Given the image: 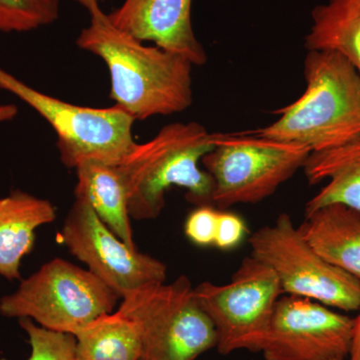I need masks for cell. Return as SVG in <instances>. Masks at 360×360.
Wrapping results in <instances>:
<instances>
[{
  "mask_svg": "<svg viewBox=\"0 0 360 360\" xmlns=\"http://www.w3.org/2000/svg\"><path fill=\"white\" fill-rule=\"evenodd\" d=\"M89 14L77 44L108 66L116 106L135 120H146L182 112L193 104L191 61L117 30L101 8Z\"/></svg>",
  "mask_w": 360,
  "mask_h": 360,
  "instance_id": "obj_1",
  "label": "cell"
},
{
  "mask_svg": "<svg viewBox=\"0 0 360 360\" xmlns=\"http://www.w3.org/2000/svg\"><path fill=\"white\" fill-rule=\"evenodd\" d=\"M307 89L295 101L274 111L278 120L246 130L272 141L298 144L310 153L360 139V75L345 56L309 51L303 63Z\"/></svg>",
  "mask_w": 360,
  "mask_h": 360,
  "instance_id": "obj_2",
  "label": "cell"
},
{
  "mask_svg": "<svg viewBox=\"0 0 360 360\" xmlns=\"http://www.w3.org/2000/svg\"><path fill=\"white\" fill-rule=\"evenodd\" d=\"M214 146V134L198 122L170 123L150 141L135 143L117 165L130 217L137 220L160 217L165 193L172 186L186 189L187 200L194 205H213L212 179L200 162Z\"/></svg>",
  "mask_w": 360,
  "mask_h": 360,
  "instance_id": "obj_3",
  "label": "cell"
},
{
  "mask_svg": "<svg viewBox=\"0 0 360 360\" xmlns=\"http://www.w3.org/2000/svg\"><path fill=\"white\" fill-rule=\"evenodd\" d=\"M118 311L141 336L139 360H196L217 347L214 324L194 296L186 276L130 291Z\"/></svg>",
  "mask_w": 360,
  "mask_h": 360,
  "instance_id": "obj_4",
  "label": "cell"
},
{
  "mask_svg": "<svg viewBox=\"0 0 360 360\" xmlns=\"http://www.w3.org/2000/svg\"><path fill=\"white\" fill-rule=\"evenodd\" d=\"M214 148L201 160L213 181V206L229 210L266 200L304 167L305 146L245 131L214 134Z\"/></svg>",
  "mask_w": 360,
  "mask_h": 360,
  "instance_id": "obj_5",
  "label": "cell"
},
{
  "mask_svg": "<svg viewBox=\"0 0 360 360\" xmlns=\"http://www.w3.org/2000/svg\"><path fill=\"white\" fill-rule=\"evenodd\" d=\"M118 298L89 270L54 258L0 300V314L75 335L97 317L112 312Z\"/></svg>",
  "mask_w": 360,
  "mask_h": 360,
  "instance_id": "obj_6",
  "label": "cell"
},
{
  "mask_svg": "<svg viewBox=\"0 0 360 360\" xmlns=\"http://www.w3.org/2000/svg\"><path fill=\"white\" fill-rule=\"evenodd\" d=\"M0 89L6 90L49 123L58 136L60 160L68 168L85 162L118 165L135 146V120L118 106L92 108L75 105L42 94L0 68Z\"/></svg>",
  "mask_w": 360,
  "mask_h": 360,
  "instance_id": "obj_7",
  "label": "cell"
},
{
  "mask_svg": "<svg viewBox=\"0 0 360 360\" xmlns=\"http://www.w3.org/2000/svg\"><path fill=\"white\" fill-rule=\"evenodd\" d=\"M251 255L278 278L283 295L300 296L342 312L360 309V281L312 248L288 213L251 233Z\"/></svg>",
  "mask_w": 360,
  "mask_h": 360,
  "instance_id": "obj_8",
  "label": "cell"
},
{
  "mask_svg": "<svg viewBox=\"0 0 360 360\" xmlns=\"http://www.w3.org/2000/svg\"><path fill=\"white\" fill-rule=\"evenodd\" d=\"M193 292L214 324L220 354L262 352L276 303L283 295L270 267L250 255L243 258L231 281H205L193 288Z\"/></svg>",
  "mask_w": 360,
  "mask_h": 360,
  "instance_id": "obj_9",
  "label": "cell"
},
{
  "mask_svg": "<svg viewBox=\"0 0 360 360\" xmlns=\"http://www.w3.org/2000/svg\"><path fill=\"white\" fill-rule=\"evenodd\" d=\"M61 239L68 250L120 298L149 284L165 283L167 279V265L130 248L84 201L77 200L73 203Z\"/></svg>",
  "mask_w": 360,
  "mask_h": 360,
  "instance_id": "obj_10",
  "label": "cell"
},
{
  "mask_svg": "<svg viewBox=\"0 0 360 360\" xmlns=\"http://www.w3.org/2000/svg\"><path fill=\"white\" fill-rule=\"evenodd\" d=\"M354 319L321 302L283 295L262 349L264 360L347 359Z\"/></svg>",
  "mask_w": 360,
  "mask_h": 360,
  "instance_id": "obj_11",
  "label": "cell"
},
{
  "mask_svg": "<svg viewBox=\"0 0 360 360\" xmlns=\"http://www.w3.org/2000/svg\"><path fill=\"white\" fill-rule=\"evenodd\" d=\"M191 7L193 0H124L108 18L135 39L153 42L200 66L207 54L194 33Z\"/></svg>",
  "mask_w": 360,
  "mask_h": 360,
  "instance_id": "obj_12",
  "label": "cell"
},
{
  "mask_svg": "<svg viewBox=\"0 0 360 360\" xmlns=\"http://www.w3.org/2000/svg\"><path fill=\"white\" fill-rule=\"evenodd\" d=\"M56 219L51 201L21 191L0 198V276L20 278L21 260L32 250L35 231Z\"/></svg>",
  "mask_w": 360,
  "mask_h": 360,
  "instance_id": "obj_13",
  "label": "cell"
},
{
  "mask_svg": "<svg viewBox=\"0 0 360 360\" xmlns=\"http://www.w3.org/2000/svg\"><path fill=\"white\" fill-rule=\"evenodd\" d=\"M302 236L329 264L360 281V212L340 203L304 213Z\"/></svg>",
  "mask_w": 360,
  "mask_h": 360,
  "instance_id": "obj_14",
  "label": "cell"
},
{
  "mask_svg": "<svg viewBox=\"0 0 360 360\" xmlns=\"http://www.w3.org/2000/svg\"><path fill=\"white\" fill-rule=\"evenodd\" d=\"M302 169L310 184L326 181L307 201L304 213L333 203L360 212V139L340 148L310 153Z\"/></svg>",
  "mask_w": 360,
  "mask_h": 360,
  "instance_id": "obj_15",
  "label": "cell"
},
{
  "mask_svg": "<svg viewBox=\"0 0 360 360\" xmlns=\"http://www.w3.org/2000/svg\"><path fill=\"white\" fill-rule=\"evenodd\" d=\"M77 200L86 202L117 238L137 250L130 224L129 198L117 165L85 162L75 168Z\"/></svg>",
  "mask_w": 360,
  "mask_h": 360,
  "instance_id": "obj_16",
  "label": "cell"
},
{
  "mask_svg": "<svg viewBox=\"0 0 360 360\" xmlns=\"http://www.w3.org/2000/svg\"><path fill=\"white\" fill-rule=\"evenodd\" d=\"M311 18L307 51L338 52L360 75V0H328L314 7Z\"/></svg>",
  "mask_w": 360,
  "mask_h": 360,
  "instance_id": "obj_17",
  "label": "cell"
},
{
  "mask_svg": "<svg viewBox=\"0 0 360 360\" xmlns=\"http://www.w3.org/2000/svg\"><path fill=\"white\" fill-rule=\"evenodd\" d=\"M77 360H139L141 336L131 319L120 311L101 315L80 329Z\"/></svg>",
  "mask_w": 360,
  "mask_h": 360,
  "instance_id": "obj_18",
  "label": "cell"
},
{
  "mask_svg": "<svg viewBox=\"0 0 360 360\" xmlns=\"http://www.w3.org/2000/svg\"><path fill=\"white\" fill-rule=\"evenodd\" d=\"M60 0H0V32H27L58 20Z\"/></svg>",
  "mask_w": 360,
  "mask_h": 360,
  "instance_id": "obj_19",
  "label": "cell"
},
{
  "mask_svg": "<svg viewBox=\"0 0 360 360\" xmlns=\"http://www.w3.org/2000/svg\"><path fill=\"white\" fill-rule=\"evenodd\" d=\"M20 324L32 347L27 360H77L75 335L41 328L30 319H20Z\"/></svg>",
  "mask_w": 360,
  "mask_h": 360,
  "instance_id": "obj_20",
  "label": "cell"
},
{
  "mask_svg": "<svg viewBox=\"0 0 360 360\" xmlns=\"http://www.w3.org/2000/svg\"><path fill=\"white\" fill-rule=\"evenodd\" d=\"M219 210L213 205H201L189 213L184 233L193 245L200 248L214 245Z\"/></svg>",
  "mask_w": 360,
  "mask_h": 360,
  "instance_id": "obj_21",
  "label": "cell"
},
{
  "mask_svg": "<svg viewBox=\"0 0 360 360\" xmlns=\"http://www.w3.org/2000/svg\"><path fill=\"white\" fill-rule=\"evenodd\" d=\"M248 234L245 219L238 213L220 210L214 246L222 251L236 250Z\"/></svg>",
  "mask_w": 360,
  "mask_h": 360,
  "instance_id": "obj_22",
  "label": "cell"
},
{
  "mask_svg": "<svg viewBox=\"0 0 360 360\" xmlns=\"http://www.w3.org/2000/svg\"><path fill=\"white\" fill-rule=\"evenodd\" d=\"M359 314L354 319V330H352V345H350L348 360H360V309Z\"/></svg>",
  "mask_w": 360,
  "mask_h": 360,
  "instance_id": "obj_23",
  "label": "cell"
},
{
  "mask_svg": "<svg viewBox=\"0 0 360 360\" xmlns=\"http://www.w3.org/2000/svg\"><path fill=\"white\" fill-rule=\"evenodd\" d=\"M18 110L13 104H2L0 105V123L11 122L16 115Z\"/></svg>",
  "mask_w": 360,
  "mask_h": 360,
  "instance_id": "obj_24",
  "label": "cell"
},
{
  "mask_svg": "<svg viewBox=\"0 0 360 360\" xmlns=\"http://www.w3.org/2000/svg\"><path fill=\"white\" fill-rule=\"evenodd\" d=\"M80 6L84 7L89 13H94V11L101 8L99 7L98 0H75Z\"/></svg>",
  "mask_w": 360,
  "mask_h": 360,
  "instance_id": "obj_25",
  "label": "cell"
},
{
  "mask_svg": "<svg viewBox=\"0 0 360 360\" xmlns=\"http://www.w3.org/2000/svg\"><path fill=\"white\" fill-rule=\"evenodd\" d=\"M340 360H348V359H340Z\"/></svg>",
  "mask_w": 360,
  "mask_h": 360,
  "instance_id": "obj_26",
  "label": "cell"
}]
</instances>
